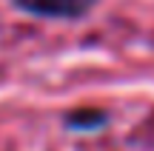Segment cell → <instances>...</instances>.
<instances>
[{
    "label": "cell",
    "mask_w": 154,
    "mask_h": 151,
    "mask_svg": "<svg viewBox=\"0 0 154 151\" xmlns=\"http://www.w3.org/2000/svg\"><path fill=\"white\" fill-rule=\"evenodd\" d=\"M14 6L40 20H80L97 6V0H14Z\"/></svg>",
    "instance_id": "1"
},
{
    "label": "cell",
    "mask_w": 154,
    "mask_h": 151,
    "mask_svg": "<svg viewBox=\"0 0 154 151\" xmlns=\"http://www.w3.org/2000/svg\"><path fill=\"white\" fill-rule=\"evenodd\" d=\"M106 123V114L103 111H77L69 117V125L72 128H97V125Z\"/></svg>",
    "instance_id": "2"
}]
</instances>
